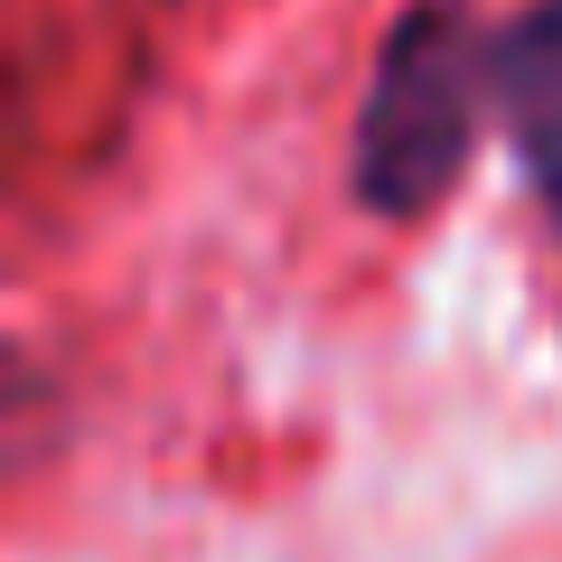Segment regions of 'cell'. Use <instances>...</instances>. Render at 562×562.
I'll use <instances>...</instances> for the list:
<instances>
[{
  "label": "cell",
  "mask_w": 562,
  "mask_h": 562,
  "mask_svg": "<svg viewBox=\"0 0 562 562\" xmlns=\"http://www.w3.org/2000/svg\"><path fill=\"white\" fill-rule=\"evenodd\" d=\"M487 76H497V103H506V122H516L543 198L562 206V0H543L535 20H516L487 47Z\"/></svg>",
  "instance_id": "2"
},
{
  "label": "cell",
  "mask_w": 562,
  "mask_h": 562,
  "mask_svg": "<svg viewBox=\"0 0 562 562\" xmlns=\"http://www.w3.org/2000/svg\"><path fill=\"white\" fill-rule=\"evenodd\" d=\"M479 85L487 76V47L469 38L460 20L441 10H413L394 29L375 66V103H366V132H357V169L375 188V206H422L431 188L460 169L469 150V122H479Z\"/></svg>",
  "instance_id": "1"
}]
</instances>
